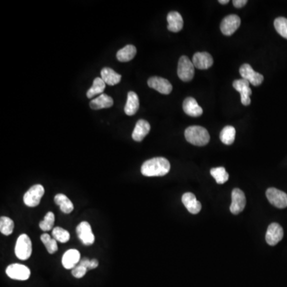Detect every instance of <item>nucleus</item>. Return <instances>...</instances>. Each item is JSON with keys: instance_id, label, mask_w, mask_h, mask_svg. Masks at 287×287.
<instances>
[{"instance_id": "obj_24", "label": "nucleus", "mask_w": 287, "mask_h": 287, "mask_svg": "<svg viewBox=\"0 0 287 287\" xmlns=\"http://www.w3.org/2000/svg\"><path fill=\"white\" fill-rule=\"evenodd\" d=\"M136 54V48L134 45H127L118 50L116 58L122 62H127L134 59Z\"/></svg>"}, {"instance_id": "obj_15", "label": "nucleus", "mask_w": 287, "mask_h": 287, "mask_svg": "<svg viewBox=\"0 0 287 287\" xmlns=\"http://www.w3.org/2000/svg\"><path fill=\"white\" fill-rule=\"evenodd\" d=\"M81 261V254L76 249H70L63 254L62 264L64 268L73 270Z\"/></svg>"}, {"instance_id": "obj_29", "label": "nucleus", "mask_w": 287, "mask_h": 287, "mask_svg": "<svg viewBox=\"0 0 287 287\" xmlns=\"http://www.w3.org/2000/svg\"><path fill=\"white\" fill-rule=\"evenodd\" d=\"M210 175L214 177V179L216 180L218 184H222L228 180V173L226 172L224 168L218 167L214 168L210 170Z\"/></svg>"}, {"instance_id": "obj_22", "label": "nucleus", "mask_w": 287, "mask_h": 287, "mask_svg": "<svg viewBox=\"0 0 287 287\" xmlns=\"http://www.w3.org/2000/svg\"><path fill=\"white\" fill-rule=\"evenodd\" d=\"M114 106V100L111 96L108 95L102 94L99 95L96 98L92 99L90 103V106L92 110H102V108H110Z\"/></svg>"}, {"instance_id": "obj_17", "label": "nucleus", "mask_w": 287, "mask_h": 287, "mask_svg": "<svg viewBox=\"0 0 287 287\" xmlns=\"http://www.w3.org/2000/svg\"><path fill=\"white\" fill-rule=\"evenodd\" d=\"M151 130V126L147 120H140L136 122V126L132 132V138L135 142H140L144 140V138L147 136Z\"/></svg>"}, {"instance_id": "obj_35", "label": "nucleus", "mask_w": 287, "mask_h": 287, "mask_svg": "<svg viewBox=\"0 0 287 287\" xmlns=\"http://www.w3.org/2000/svg\"><path fill=\"white\" fill-rule=\"evenodd\" d=\"M246 4H248L246 0H234L233 1V5L236 8H244Z\"/></svg>"}, {"instance_id": "obj_25", "label": "nucleus", "mask_w": 287, "mask_h": 287, "mask_svg": "<svg viewBox=\"0 0 287 287\" xmlns=\"http://www.w3.org/2000/svg\"><path fill=\"white\" fill-rule=\"evenodd\" d=\"M54 202L56 204L58 205L60 210L65 214H70L74 208L73 202H71L70 200L66 196L63 195V194L56 195L54 197Z\"/></svg>"}, {"instance_id": "obj_38", "label": "nucleus", "mask_w": 287, "mask_h": 287, "mask_svg": "<svg viewBox=\"0 0 287 287\" xmlns=\"http://www.w3.org/2000/svg\"><path fill=\"white\" fill-rule=\"evenodd\" d=\"M218 2L221 4H228L229 2V0H220Z\"/></svg>"}, {"instance_id": "obj_33", "label": "nucleus", "mask_w": 287, "mask_h": 287, "mask_svg": "<svg viewBox=\"0 0 287 287\" xmlns=\"http://www.w3.org/2000/svg\"><path fill=\"white\" fill-rule=\"evenodd\" d=\"M274 25L278 33L280 34L282 37L285 38L287 40V18L278 17L274 20Z\"/></svg>"}, {"instance_id": "obj_30", "label": "nucleus", "mask_w": 287, "mask_h": 287, "mask_svg": "<svg viewBox=\"0 0 287 287\" xmlns=\"http://www.w3.org/2000/svg\"><path fill=\"white\" fill-rule=\"evenodd\" d=\"M52 236L56 241L62 242V244L68 242L70 238L69 232H67L66 230L63 229L62 228H60V226H56L52 230Z\"/></svg>"}, {"instance_id": "obj_5", "label": "nucleus", "mask_w": 287, "mask_h": 287, "mask_svg": "<svg viewBox=\"0 0 287 287\" xmlns=\"http://www.w3.org/2000/svg\"><path fill=\"white\" fill-rule=\"evenodd\" d=\"M45 193V189L41 184H36L25 193L24 196V202L30 208H34L40 204L42 198Z\"/></svg>"}, {"instance_id": "obj_7", "label": "nucleus", "mask_w": 287, "mask_h": 287, "mask_svg": "<svg viewBox=\"0 0 287 287\" xmlns=\"http://www.w3.org/2000/svg\"><path fill=\"white\" fill-rule=\"evenodd\" d=\"M266 196L268 200L278 208H286L287 206V194L274 188H270L266 190Z\"/></svg>"}, {"instance_id": "obj_28", "label": "nucleus", "mask_w": 287, "mask_h": 287, "mask_svg": "<svg viewBox=\"0 0 287 287\" xmlns=\"http://www.w3.org/2000/svg\"><path fill=\"white\" fill-rule=\"evenodd\" d=\"M14 224L9 217L2 216L0 218V232L4 236H10L14 230Z\"/></svg>"}, {"instance_id": "obj_14", "label": "nucleus", "mask_w": 287, "mask_h": 287, "mask_svg": "<svg viewBox=\"0 0 287 287\" xmlns=\"http://www.w3.org/2000/svg\"><path fill=\"white\" fill-rule=\"evenodd\" d=\"M148 85L162 94H170L172 90V86L167 79L160 77H152L148 80Z\"/></svg>"}, {"instance_id": "obj_8", "label": "nucleus", "mask_w": 287, "mask_h": 287, "mask_svg": "<svg viewBox=\"0 0 287 287\" xmlns=\"http://www.w3.org/2000/svg\"><path fill=\"white\" fill-rule=\"evenodd\" d=\"M78 237L85 246H91L94 244L95 237L91 226L86 221H83L78 225L76 228Z\"/></svg>"}, {"instance_id": "obj_27", "label": "nucleus", "mask_w": 287, "mask_h": 287, "mask_svg": "<svg viewBox=\"0 0 287 287\" xmlns=\"http://www.w3.org/2000/svg\"><path fill=\"white\" fill-rule=\"evenodd\" d=\"M236 139V128L233 126H228L222 128L220 132V140L226 146H230Z\"/></svg>"}, {"instance_id": "obj_37", "label": "nucleus", "mask_w": 287, "mask_h": 287, "mask_svg": "<svg viewBox=\"0 0 287 287\" xmlns=\"http://www.w3.org/2000/svg\"><path fill=\"white\" fill-rule=\"evenodd\" d=\"M98 260H90V268H88V270L95 269V268H98Z\"/></svg>"}, {"instance_id": "obj_16", "label": "nucleus", "mask_w": 287, "mask_h": 287, "mask_svg": "<svg viewBox=\"0 0 287 287\" xmlns=\"http://www.w3.org/2000/svg\"><path fill=\"white\" fill-rule=\"evenodd\" d=\"M194 66L199 70H206L213 65V58L208 52H197L192 58Z\"/></svg>"}, {"instance_id": "obj_2", "label": "nucleus", "mask_w": 287, "mask_h": 287, "mask_svg": "<svg viewBox=\"0 0 287 287\" xmlns=\"http://www.w3.org/2000/svg\"><path fill=\"white\" fill-rule=\"evenodd\" d=\"M184 136L187 142L193 146H204L210 142L208 131L201 126H190L185 130Z\"/></svg>"}, {"instance_id": "obj_19", "label": "nucleus", "mask_w": 287, "mask_h": 287, "mask_svg": "<svg viewBox=\"0 0 287 287\" xmlns=\"http://www.w3.org/2000/svg\"><path fill=\"white\" fill-rule=\"evenodd\" d=\"M183 110L186 114L192 118H198L202 114V108L193 98H187L184 100Z\"/></svg>"}, {"instance_id": "obj_6", "label": "nucleus", "mask_w": 287, "mask_h": 287, "mask_svg": "<svg viewBox=\"0 0 287 287\" xmlns=\"http://www.w3.org/2000/svg\"><path fill=\"white\" fill-rule=\"evenodd\" d=\"M6 274L12 280L26 281L30 276V270L26 266L14 264L8 266Z\"/></svg>"}, {"instance_id": "obj_4", "label": "nucleus", "mask_w": 287, "mask_h": 287, "mask_svg": "<svg viewBox=\"0 0 287 287\" xmlns=\"http://www.w3.org/2000/svg\"><path fill=\"white\" fill-rule=\"evenodd\" d=\"M177 74L183 82H190L192 80L195 74V66L187 56H181L178 62Z\"/></svg>"}, {"instance_id": "obj_13", "label": "nucleus", "mask_w": 287, "mask_h": 287, "mask_svg": "<svg viewBox=\"0 0 287 287\" xmlns=\"http://www.w3.org/2000/svg\"><path fill=\"white\" fill-rule=\"evenodd\" d=\"M284 229L278 224L273 222L268 226V232L266 234V240L270 246H276V244L284 238Z\"/></svg>"}, {"instance_id": "obj_3", "label": "nucleus", "mask_w": 287, "mask_h": 287, "mask_svg": "<svg viewBox=\"0 0 287 287\" xmlns=\"http://www.w3.org/2000/svg\"><path fill=\"white\" fill-rule=\"evenodd\" d=\"M16 256L18 260H26L32 254V242L29 236L22 234L18 237L14 248Z\"/></svg>"}, {"instance_id": "obj_32", "label": "nucleus", "mask_w": 287, "mask_h": 287, "mask_svg": "<svg viewBox=\"0 0 287 287\" xmlns=\"http://www.w3.org/2000/svg\"><path fill=\"white\" fill-rule=\"evenodd\" d=\"M54 222H56L54 214L52 212H49L46 214L44 220H42L40 222V229L44 232H49V230H53Z\"/></svg>"}, {"instance_id": "obj_18", "label": "nucleus", "mask_w": 287, "mask_h": 287, "mask_svg": "<svg viewBox=\"0 0 287 287\" xmlns=\"http://www.w3.org/2000/svg\"><path fill=\"white\" fill-rule=\"evenodd\" d=\"M182 202L185 208L192 214H198L200 212L201 204L197 200L196 197L193 193H184L182 196Z\"/></svg>"}, {"instance_id": "obj_21", "label": "nucleus", "mask_w": 287, "mask_h": 287, "mask_svg": "<svg viewBox=\"0 0 287 287\" xmlns=\"http://www.w3.org/2000/svg\"><path fill=\"white\" fill-rule=\"evenodd\" d=\"M140 106L139 103V98L136 92L130 91L128 92L127 96V102H126V106H124V112L128 116H132L136 114Z\"/></svg>"}, {"instance_id": "obj_9", "label": "nucleus", "mask_w": 287, "mask_h": 287, "mask_svg": "<svg viewBox=\"0 0 287 287\" xmlns=\"http://www.w3.org/2000/svg\"><path fill=\"white\" fill-rule=\"evenodd\" d=\"M240 74L242 78L249 82L250 84L258 86L264 82V78L261 74L257 73L249 64H244L240 68Z\"/></svg>"}, {"instance_id": "obj_26", "label": "nucleus", "mask_w": 287, "mask_h": 287, "mask_svg": "<svg viewBox=\"0 0 287 287\" xmlns=\"http://www.w3.org/2000/svg\"><path fill=\"white\" fill-rule=\"evenodd\" d=\"M106 90V83L103 81L102 78H96L92 83L91 88L87 91L86 95L88 98H92V96L96 95L102 94Z\"/></svg>"}, {"instance_id": "obj_12", "label": "nucleus", "mask_w": 287, "mask_h": 287, "mask_svg": "<svg viewBox=\"0 0 287 287\" xmlns=\"http://www.w3.org/2000/svg\"><path fill=\"white\" fill-rule=\"evenodd\" d=\"M232 200L230 210L232 214H238V213L242 212L246 206V197L244 192L238 188L233 189Z\"/></svg>"}, {"instance_id": "obj_20", "label": "nucleus", "mask_w": 287, "mask_h": 287, "mask_svg": "<svg viewBox=\"0 0 287 287\" xmlns=\"http://www.w3.org/2000/svg\"><path fill=\"white\" fill-rule=\"evenodd\" d=\"M168 30L172 32H180L183 29L184 20L179 12H171L167 17Z\"/></svg>"}, {"instance_id": "obj_11", "label": "nucleus", "mask_w": 287, "mask_h": 287, "mask_svg": "<svg viewBox=\"0 0 287 287\" xmlns=\"http://www.w3.org/2000/svg\"><path fill=\"white\" fill-rule=\"evenodd\" d=\"M233 87L236 90L240 92L241 95V102L244 106H249L250 104V95L252 94V91L250 88V82L245 79H238L236 80L233 82Z\"/></svg>"}, {"instance_id": "obj_31", "label": "nucleus", "mask_w": 287, "mask_h": 287, "mask_svg": "<svg viewBox=\"0 0 287 287\" xmlns=\"http://www.w3.org/2000/svg\"><path fill=\"white\" fill-rule=\"evenodd\" d=\"M42 242H44L46 250L50 254H54L58 250L57 241L54 238H52L50 234H42L40 237Z\"/></svg>"}, {"instance_id": "obj_10", "label": "nucleus", "mask_w": 287, "mask_h": 287, "mask_svg": "<svg viewBox=\"0 0 287 287\" xmlns=\"http://www.w3.org/2000/svg\"><path fill=\"white\" fill-rule=\"evenodd\" d=\"M241 24V20L236 14H230L222 20L220 30L224 36H230L238 30Z\"/></svg>"}, {"instance_id": "obj_34", "label": "nucleus", "mask_w": 287, "mask_h": 287, "mask_svg": "<svg viewBox=\"0 0 287 287\" xmlns=\"http://www.w3.org/2000/svg\"><path fill=\"white\" fill-rule=\"evenodd\" d=\"M87 270H88V269L85 268L84 266L78 264V265L76 266L72 270V276L76 278H81L85 276Z\"/></svg>"}, {"instance_id": "obj_23", "label": "nucleus", "mask_w": 287, "mask_h": 287, "mask_svg": "<svg viewBox=\"0 0 287 287\" xmlns=\"http://www.w3.org/2000/svg\"><path fill=\"white\" fill-rule=\"evenodd\" d=\"M102 78L106 84L108 86L118 85L122 80V75L116 73L114 70L108 67H104L100 71Z\"/></svg>"}, {"instance_id": "obj_1", "label": "nucleus", "mask_w": 287, "mask_h": 287, "mask_svg": "<svg viewBox=\"0 0 287 287\" xmlns=\"http://www.w3.org/2000/svg\"><path fill=\"white\" fill-rule=\"evenodd\" d=\"M171 166L164 158H154L144 162L142 166V175L144 176H163L170 172Z\"/></svg>"}, {"instance_id": "obj_36", "label": "nucleus", "mask_w": 287, "mask_h": 287, "mask_svg": "<svg viewBox=\"0 0 287 287\" xmlns=\"http://www.w3.org/2000/svg\"><path fill=\"white\" fill-rule=\"evenodd\" d=\"M90 260L87 258H82V260H81V261H80V262H79L78 264H80V265L82 266H84L85 268H86L88 270V268H90Z\"/></svg>"}]
</instances>
